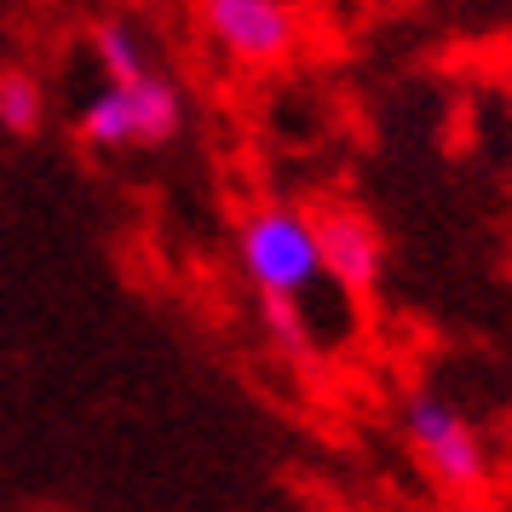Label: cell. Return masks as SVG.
I'll return each mask as SVG.
<instances>
[{
	"label": "cell",
	"mask_w": 512,
	"mask_h": 512,
	"mask_svg": "<svg viewBox=\"0 0 512 512\" xmlns=\"http://www.w3.org/2000/svg\"><path fill=\"white\" fill-rule=\"evenodd\" d=\"M403 438L420 455V466L432 472V484L443 495H478L489 484V455L478 426L443 403L438 392H409L403 397Z\"/></svg>",
	"instance_id": "obj_3"
},
{
	"label": "cell",
	"mask_w": 512,
	"mask_h": 512,
	"mask_svg": "<svg viewBox=\"0 0 512 512\" xmlns=\"http://www.w3.org/2000/svg\"><path fill=\"white\" fill-rule=\"evenodd\" d=\"M196 18L219 47L248 70H271L282 64L294 41H300V12L282 0H202Z\"/></svg>",
	"instance_id": "obj_4"
},
{
	"label": "cell",
	"mask_w": 512,
	"mask_h": 512,
	"mask_svg": "<svg viewBox=\"0 0 512 512\" xmlns=\"http://www.w3.org/2000/svg\"><path fill=\"white\" fill-rule=\"evenodd\" d=\"M340 512H357V507H340Z\"/></svg>",
	"instance_id": "obj_8"
},
{
	"label": "cell",
	"mask_w": 512,
	"mask_h": 512,
	"mask_svg": "<svg viewBox=\"0 0 512 512\" xmlns=\"http://www.w3.org/2000/svg\"><path fill=\"white\" fill-rule=\"evenodd\" d=\"M185 127V93L179 81H167L162 70H150L133 87H104L87 98V110L75 116V139L93 150H127V144H167Z\"/></svg>",
	"instance_id": "obj_2"
},
{
	"label": "cell",
	"mask_w": 512,
	"mask_h": 512,
	"mask_svg": "<svg viewBox=\"0 0 512 512\" xmlns=\"http://www.w3.org/2000/svg\"><path fill=\"white\" fill-rule=\"evenodd\" d=\"M41 121H47V87H41V75L24 70V64H0V127L6 133H41Z\"/></svg>",
	"instance_id": "obj_7"
},
{
	"label": "cell",
	"mask_w": 512,
	"mask_h": 512,
	"mask_svg": "<svg viewBox=\"0 0 512 512\" xmlns=\"http://www.w3.org/2000/svg\"><path fill=\"white\" fill-rule=\"evenodd\" d=\"M507 93H512V87H507Z\"/></svg>",
	"instance_id": "obj_9"
},
{
	"label": "cell",
	"mask_w": 512,
	"mask_h": 512,
	"mask_svg": "<svg viewBox=\"0 0 512 512\" xmlns=\"http://www.w3.org/2000/svg\"><path fill=\"white\" fill-rule=\"evenodd\" d=\"M236 265L259 288V300L288 323V311L323 282V254H317L311 213L294 208V202H259V208H248L242 225H236Z\"/></svg>",
	"instance_id": "obj_1"
},
{
	"label": "cell",
	"mask_w": 512,
	"mask_h": 512,
	"mask_svg": "<svg viewBox=\"0 0 512 512\" xmlns=\"http://www.w3.org/2000/svg\"><path fill=\"white\" fill-rule=\"evenodd\" d=\"M311 231H317V254H323V277H334L346 294H374L380 282V265H386V242H380V225L357 202H340L328 196L311 208Z\"/></svg>",
	"instance_id": "obj_5"
},
{
	"label": "cell",
	"mask_w": 512,
	"mask_h": 512,
	"mask_svg": "<svg viewBox=\"0 0 512 512\" xmlns=\"http://www.w3.org/2000/svg\"><path fill=\"white\" fill-rule=\"evenodd\" d=\"M93 58L104 70V87H133L150 75V52H144V35L127 18H104L93 24Z\"/></svg>",
	"instance_id": "obj_6"
}]
</instances>
